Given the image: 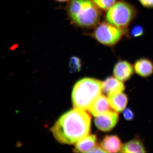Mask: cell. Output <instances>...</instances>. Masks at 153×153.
I'll use <instances>...</instances> for the list:
<instances>
[{"mask_svg": "<svg viewBox=\"0 0 153 153\" xmlns=\"http://www.w3.org/2000/svg\"><path fill=\"white\" fill-rule=\"evenodd\" d=\"M123 34L121 29L106 22L97 25L92 35L100 44L112 47L118 43Z\"/></svg>", "mask_w": 153, "mask_h": 153, "instance_id": "5b68a950", "label": "cell"}, {"mask_svg": "<svg viewBox=\"0 0 153 153\" xmlns=\"http://www.w3.org/2000/svg\"><path fill=\"white\" fill-rule=\"evenodd\" d=\"M118 119L117 113L111 110L96 116L94 123L100 130L109 131L115 126Z\"/></svg>", "mask_w": 153, "mask_h": 153, "instance_id": "8992f818", "label": "cell"}, {"mask_svg": "<svg viewBox=\"0 0 153 153\" xmlns=\"http://www.w3.org/2000/svg\"><path fill=\"white\" fill-rule=\"evenodd\" d=\"M91 120L85 110L74 108L58 119L51 128V132L58 142L74 144L89 135Z\"/></svg>", "mask_w": 153, "mask_h": 153, "instance_id": "6da1fadb", "label": "cell"}, {"mask_svg": "<svg viewBox=\"0 0 153 153\" xmlns=\"http://www.w3.org/2000/svg\"><path fill=\"white\" fill-rule=\"evenodd\" d=\"M121 152L146 153V151L140 140L134 139L126 143L123 146Z\"/></svg>", "mask_w": 153, "mask_h": 153, "instance_id": "5bb4252c", "label": "cell"}, {"mask_svg": "<svg viewBox=\"0 0 153 153\" xmlns=\"http://www.w3.org/2000/svg\"><path fill=\"white\" fill-rule=\"evenodd\" d=\"M93 152H106L101 146H96L89 152V153Z\"/></svg>", "mask_w": 153, "mask_h": 153, "instance_id": "ffe728a7", "label": "cell"}, {"mask_svg": "<svg viewBox=\"0 0 153 153\" xmlns=\"http://www.w3.org/2000/svg\"><path fill=\"white\" fill-rule=\"evenodd\" d=\"M96 5L103 11H108L116 1V0H92Z\"/></svg>", "mask_w": 153, "mask_h": 153, "instance_id": "2e32d148", "label": "cell"}, {"mask_svg": "<svg viewBox=\"0 0 153 153\" xmlns=\"http://www.w3.org/2000/svg\"><path fill=\"white\" fill-rule=\"evenodd\" d=\"M56 1L59 2H66L70 1V0H56Z\"/></svg>", "mask_w": 153, "mask_h": 153, "instance_id": "44dd1931", "label": "cell"}, {"mask_svg": "<svg viewBox=\"0 0 153 153\" xmlns=\"http://www.w3.org/2000/svg\"><path fill=\"white\" fill-rule=\"evenodd\" d=\"M93 1L71 0L67 7L71 22L79 27L91 28L98 25L101 13Z\"/></svg>", "mask_w": 153, "mask_h": 153, "instance_id": "7a4b0ae2", "label": "cell"}, {"mask_svg": "<svg viewBox=\"0 0 153 153\" xmlns=\"http://www.w3.org/2000/svg\"><path fill=\"white\" fill-rule=\"evenodd\" d=\"M108 99L112 108L117 112L124 110L128 102L127 96L123 92L108 95Z\"/></svg>", "mask_w": 153, "mask_h": 153, "instance_id": "7c38bea8", "label": "cell"}, {"mask_svg": "<svg viewBox=\"0 0 153 153\" xmlns=\"http://www.w3.org/2000/svg\"><path fill=\"white\" fill-rule=\"evenodd\" d=\"M96 136L88 135L76 143L74 152L75 153H88L96 146Z\"/></svg>", "mask_w": 153, "mask_h": 153, "instance_id": "4fadbf2b", "label": "cell"}, {"mask_svg": "<svg viewBox=\"0 0 153 153\" xmlns=\"http://www.w3.org/2000/svg\"><path fill=\"white\" fill-rule=\"evenodd\" d=\"M144 32V30L142 26L140 25H135L132 27L130 34L132 38H137L142 36Z\"/></svg>", "mask_w": 153, "mask_h": 153, "instance_id": "e0dca14e", "label": "cell"}, {"mask_svg": "<svg viewBox=\"0 0 153 153\" xmlns=\"http://www.w3.org/2000/svg\"><path fill=\"white\" fill-rule=\"evenodd\" d=\"M135 8L124 1L115 3L107 11L105 15L107 22L121 29L126 33L127 29L135 18Z\"/></svg>", "mask_w": 153, "mask_h": 153, "instance_id": "277c9868", "label": "cell"}, {"mask_svg": "<svg viewBox=\"0 0 153 153\" xmlns=\"http://www.w3.org/2000/svg\"><path fill=\"white\" fill-rule=\"evenodd\" d=\"M134 69L138 75L148 77L153 73V63L147 58H140L134 64Z\"/></svg>", "mask_w": 153, "mask_h": 153, "instance_id": "8fae6325", "label": "cell"}, {"mask_svg": "<svg viewBox=\"0 0 153 153\" xmlns=\"http://www.w3.org/2000/svg\"><path fill=\"white\" fill-rule=\"evenodd\" d=\"M133 72V66L126 60L118 61L114 68L115 77L122 82L128 80L132 76Z\"/></svg>", "mask_w": 153, "mask_h": 153, "instance_id": "52a82bcc", "label": "cell"}, {"mask_svg": "<svg viewBox=\"0 0 153 153\" xmlns=\"http://www.w3.org/2000/svg\"><path fill=\"white\" fill-rule=\"evenodd\" d=\"M102 82L98 79L85 78L80 79L74 85L72 92L74 108L89 110L93 102L101 95Z\"/></svg>", "mask_w": 153, "mask_h": 153, "instance_id": "3957f363", "label": "cell"}, {"mask_svg": "<svg viewBox=\"0 0 153 153\" xmlns=\"http://www.w3.org/2000/svg\"><path fill=\"white\" fill-rule=\"evenodd\" d=\"M140 3L144 7L146 8H153V0H139Z\"/></svg>", "mask_w": 153, "mask_h": 153, "instance_id": "d6986e66", "label": "cell"}, {"mask_svg": "<svg viewBox=\"0 0 153 153\" xmlns=\"http://www.w3.org/2000/svg\"><path fill=\"white\" fill-rule=\"evenodd\" d=\"M125 88L123 83L114 76H109L102 82V91L108 95L122 92Z\"/></svg>", "mask_w": 153, "mask_h": 153, "instance_id": "ba28073f", "label": "cell"}, {"mask_svg": "<svg viewBox=\"0 0 153 153\" xmlns=\"http://www.w3.org/2000/svg\"><path fill=\"white\" fill-rule=\"evenodd\" d=\"M82 62L79 57L72 56L70 58L69 62V71L73 73L78 72L81 69Z\"/></svg>", "mask_w": 153, "mask_h": 153, "instance_id": "9a60e30c", "label": "cell"}, {"mask_svg": "<svg viewBox=\"0 0 153 153\" xmlns=\"http://www.w3.org/2000/svg\"><path fill=\"white\" fill-rule=\"evenodd\" d=\"M101 146L106 152L117 153L121 150L123 145L117 136L107 135L102 140Z\"/></svg>", "mask_w": 153, "mask_h": 153, "instance_id": "9c48e42d", "label": "cell"}, {"mask_svg": "<svg viewBox=\"0 0 153 153\" xmlns=\"http://www.w3.org/2000/svg\"><path fill=\"white\" fill-rule=\"evenodd\" d=\"M108 99L105 96L100 95L93 102L89 109V111L94 116H97L102 113L111 110Z\"/></svg>", "mask_w": 153, "mask_h": 153, "instance_id": "30bf717a", "label": "cell"}, {"mask_svg": "<svg viewBox=\"0 0 153 153\" xmlns=\"http://www.w3.org/2000/svg\"><path fill=\"white\" fill-rule=\"evenodd\" d=\"M123 115L124 117L127 120H133L134 118V114L130 108L125 109L123 111Z\"/></svg>", "mask_w": 153, "mask_h": 153, "instance_id": "ac0fdd59", "label": "cell"}]
</instances>
